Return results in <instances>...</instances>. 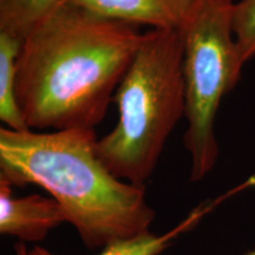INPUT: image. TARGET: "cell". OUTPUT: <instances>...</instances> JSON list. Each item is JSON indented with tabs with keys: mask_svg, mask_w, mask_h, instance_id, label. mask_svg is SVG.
Listing matches in <instances>:
<instances>
[{
	"mask_svg": "<svg viewBox=\"0 0 255 255\" xmlns=\"http://www.w3.org/2000/svg\"><path fill=\"white\" fill-rule=\"evenodd\" d=\"M143 36L137 25L64 0L21 43L15 90L27 127L95 130Z\"/></svg>",
	"mask_w": 255,
	"mask_h": 255,
	"instance_id": "cell-1",
	"label": "cell"
},
{
	"mask_svg": "<svg viewBox=\"0 0 255 255\" xmlns=\"http://www.w3.org/2000/svg\"><path fill=\"white\" fill-rule=\"evenodd\" d=\"M97 141L94 129H0V180L49 191L89 250L149 232L156 216L145 186L115 176L97 154Z\"/></svg>",
	"mask_w": 255,
	"mask_h": 255,
	"instance_id": "cell-2",
	"label": "cell"
},
{
	"mask_svg": "<svg viewBox=\"0 0 255 255\" xmlns=\"http://www.w3.org/2000/svg\"><path fill=\"white\" fill-rule=\"evenodd\" d=\"M180 30H148L114 101L119 121L97 141V154L120 180L144 186L169 136L184 116Z\"/></svg>",
	"mask_w": 255,
	"mask_h": 255,
	"instance_id": "cell-3",
	"label": "cell"
},
{
	"mask_svg": "<svg viewBox=\"0 0 255 255\" xmlns=\"http://www.w3.org/2000/svg\"><path fill=\"white\" fill-rule=\"evenodd\" d=\"M235 0H199L180 28L188 122L183 143L190 155V181L215 167V121L222 98L237 87L244 64L233 31Z\"/></svg>",
	"mask_w": 255,
	"mask_h": 255,
	"instance_id": "cell-4",
	"label": "cell"
},
{
	"mask_svg": "<svg viewBox=\"0 0 255 255\" xmlns=\"http://www.w3.org/2000/svg\"><path fill=\"white\" fill-rule=\"evenodd\" d=\"M63 222L65 212L53 197L31 194L17 197L12 186L0 180V233L21 241L38 242Z\"/></svg>",
	"mask_w": 255,
	"mask_h": 255,
	"instance_id": "cell-5",
	"label": "cell"
},
{
	"mask_svg": "<svg viewBox=\"0 0 255 255\" xmlns=\"http://www.w3.org/2000/svg\"><path fill=\"white\" fill-rule=\"evenodd\" d=\"M107 18L150 30H180L199 0H68Z\"/></svg>",
	"mask_w": 255,
	"mask_h": 255,
	"instance_id": "cell-6",
	"label": "cell"
},
{
	"mask_svg": "<svg viewBox=\"0 0 255 255\" xmlns=\"http://www.w3.org/2000/svg\"><path fill=\"white\" fill-rule=\"evenodd\" d=\"M212 209V206H201L190 213L182 222L164 234H154L150 231L137 237L115 241L104 247L100 255H158L173 244L175 239L184 234ZM27 255H55L46 248L36 246Z\"/></svg>",
	"mask_w": 255,
	"mask_h": 255,
	"instance_id": "cell-7",
	"label": "cell"
},
{
	"mask_svg": "<svg viewBox=\"0 0 255 255\" xmlns=\"http://www.w3.org/2000/svg\"><path fill=\"white\" fill-rule=\"evenodd\" d=\"M23 40L0 32V120L13 131H27L15 90L17 60Z\"/></svg>",
	"mask_w": 255,
	"mask_h": 255,
	"instance_id": "cell-8",
	"label": "cell"
},
{
	"mask_svg": "<svg viewBox=\"0 0 255 255\" xmlns=\"http://www.w3.org/2000/svg\"><path fill=\"white\" fill-rule=\"evenodd\" d=\"M64 0H0V32L23 40Z\"/></svg>",
	"mask_w": 255,
	"mask_h": 255,
	"instance_id": "cell-9",
	"label": "cell"
},
{
	"mask_svg": "<svg viewBox=\"0 0 255 255\" xmlns=\"http://www.w3.org/2000/svg\"><path fill=\"white\" fill-rule=\"evenodd\" d=\"M233 31L239 57L245 65L255 58V0H240L235 2Z\"/></svg>",
	"mask_w": 255,
	"mask_h": 255,
	"instance_id": "cell-10",
	"label": "cell"
},
{
	"mask_svg": "<svg viewBox=\"0 0 255 255\" xmlns=\"http://www.w3.org/2000/svg\"><path fill=\"white\" fill-rule=\"evenodd\" d=\"M14 251H15V255H27L28 254L27 248H26V246H25L24 242H19V244L15 245Z\"/></svg>",
	"mask_w": 255,
	"mask_h": 255,
	"instance_id": "cell-11",
	"label": "cell"
},
{
	"mask_svg": "<svg viewBox=\"0 0 255 255\" xmlns=\"http://www.w3.org/2000/svg\"><path fill=\"white\" fill-rule=\"evenodd\" d=\"M246 255H255V250L251 251V252H248V253H247Z\"/></svg>",
	"mask_w": 255,
	"mask_h": 255,
	"instance_id": "cell-12",
	"label": "cell"
}]
</instances>
